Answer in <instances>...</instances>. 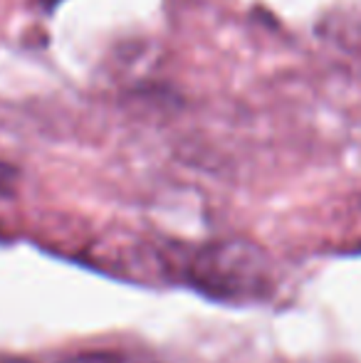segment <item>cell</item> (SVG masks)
Segmentation results:
<instances>
[{
    "label": "cell",
    "instance_id": "cell-1",
    "mask_svg": "<svg viewBox=\"0 0 361 363\" xmlns=\"http://www.w3.org/2000/svg\"><path fill=\"white\" fill-rule=\"evenodd\" d=\"M179 267L183 282L226 304L260 301L274 287L270 257L245 240H223L186 250Z\"/></svg>",
    "mask_w": 361,
    "mask_h": 363
},
{
    "label": "cell",
    "instance_id": "cell-2",
    "mask_svg": "<svg viewBox=\"0 0 361 363\" xmlns=\"http://www.w3.org/2000/svg\"><path fill=\"white\" fill-rule=\"evenodd\" d=\"M10 191H13V168L0 163V193H10Z\"/></svg>",
    "mask_w": 361,
    "mask_h": 363
},
{
    "label": "cell",
    "instance_id": "cell-3",
    "mask_svg": "<svg viewBox=\"0 0 361 363\" xmlns=\"http://www.w3.org/2000/svg\"><path fill=\"white\" fill-rule=\"evenodd\" d=\"M60 3H62V0H43V5H45L48 10H52L55 5H60Z\"/></svg>",
    "mask_w": 361,
    "mask_h": 363
},
{
    "label": "cell",
    "instance_id": "cell-4",
    "mask_svg": "<svg viewBox=\"0 0 361 363\" xmlns=\"http://www.w3.org/2000/svg\"><path fill=\"white\" fill-rule=\"evenodd\" d=\"M3 363H30V361H25V359H5Z\"/></svg>",
    "mask_w": 361,
    "mask_h": 363
}]
</instances>
